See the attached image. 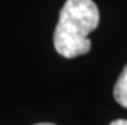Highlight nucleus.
<instances>
[{"label": "nucleus", "mask_w": 127, "mask_h": 125, "mask_svg": "<svg viewBox=\"0 0 127 125\" xmlns=\"http://www.w3.org/2000/svg\"><path fill=\"white\" fill-rule=\"evenodd\" d=\"M35 125H55V124H51V123H40V124H35Z\"/></svg>", "instance_id": "obj_4"}, {"label": "nucleus", "mask_w": 127, "mask_h": 125, "mask_svg": "<svg viewBox=\"0 0 127 125\" xmlns=\"http://www.w3.org/2000/svg\"><path fill=\"white\" fill-rule=\"evenodd\" d=\"M113 96L119 105L127 108V65L123 68L121 75L117 79L113 89Z\"/></svg>", "instance_id": "obj_2"}, {"label": "nucleus", "mask_w": 127, "mask_h": 125, "mask_svg": "<svg viewBox=\"0 0 127 125\" xmlns=\"http://www.w3.org/2000/svg\"><path fill=\"white\" fill-rule=\"evenodd\" d=\"M99 18V9L93 0H67L54 31L57 53L67 59L87 54L91 49L87 36L98 27Z\"/></svg>", "instance_id": "obj_1"}, {"label": "nucleus", "mask_w": 127, "mask_h": 125, "mask_svg": "<svg viewBox=\"0 0 127 125\" xmlns=\"http://www.w3.org/2000/svg\"><path fill=\"white\" fill-rule=\"evenodd\" d=\"M109 125H127V120H125V119H118V120L112 121Z\"/></svg>", "instance_id": "obj_3"}]
</instances>
